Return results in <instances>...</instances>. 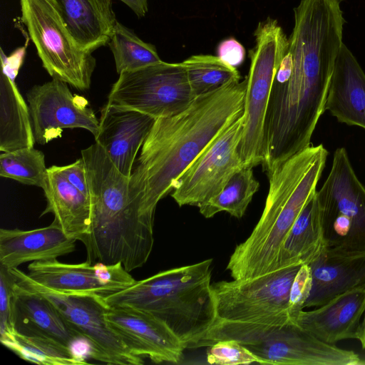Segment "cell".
Segmentation results:
<instances>
[{
    "label": "cell",
    "instance_id": "25",
    "mask_svg": "<svg viewBox=\"0 0 365 365\" xmlns=\"http://www.w3.org/2000/svg\"><path fill=\"white\" fill-rule=\"evenodd\" d=\"M14 76L1 69L0 76V150L34 147L36 142L29 106Z\"/></svg>",
    "mask_w": 365,
    "mask_h": 365
},
{
    "label": "cell",
    "instance_id": "38",
    "mask_svg": "<svg viewBox=\"0 0 365 365\" xmlns=\"http://www.w3.org/2000/svg\"><path fill=\"white\" fill-rule=\"evenodd\" d=\"M356 339L359 340L363 349H365V317L361 321L358 327Z\"/></svg>",
    "mask_w": 365,
    "mask_h": 365
},
{
    "label": "cell",
    "instance_id": "10",
    "mask_svg": "<svg viewBox=\"0 0 365 365\" xmlns=\"http://www.w3.org/2000/svg\"><path fill=\"white\" fill-rule=\"evenodd\" d=\"M195 98L183 63L161 61L119 74L107 103L157 119L183 111Z\"/></svg>",
    "mask_w": 365,
    "mask_h": 365
},
{
    "label": "cell",
    "instance_id": "13",
    "mask_svg": "<svg viewBox=\"0 0 365 365\" xmlns=\"http://www.w3.org/2000/svg\"><path fill=\"white\" fill-rule=\"evenodd\" d=\"M245 346L262 364H365L356 352L325 343L293 321L267 329Z\"/></svg>",
    "mask_w": 365,
    "mask_h": 365
},
{
    "label": "cell",
    "instance_id": "33",
    "mask_svg": "<svg viewBox=\"0 0 365 365\" xmlns=\"http://www.w3.org/2000/svg\"><path fill=\"white\" fill-rule=\"evenodd\" d=\"M14 277L10 269L0 266V339L9 348L14 340L12 317V287Z\"/></svg>",
    "mask_w": 365,
    "mask_h": 365
},
{
    "label": "cell",
    "instance_id": "36",
    "mask_svg": "<svg viewBox=\"0 0 365 365\" xmlns=\"http://www.w3.org/2000/svg\"><path fill=\"white\" fill-rule=\"evenodd\" d=\"M60 168L68 182L89 197V187L83 159L81 158L71 164L60 166Z\"/></svg>",
    "mask_w": 365,
    "mask_h": 365
},
{
    "label": "cell",
    "instance_id": "28",
    "mask_svg": "<svg viewBox=\"0 0 365 365\" xmlns=\"http://www.w3.org/2000/svg\"><path fill=\"white\" fill-rule=\"evenodd\" d=\"M108 44L118 74L137 71L162 61L154 45L143 41L118 21Z\"/></svg>",
    "mask_w": 365,
    "mask_h": 365
},
{
    "label": "cell",
    "instance_id": "12",
    "mask_svg": "<svg viewBox=\"0 0 365 365\" xmlns=\"http://www.w3.org/2000/svg\"><path fill=\"white\" fill-rule=\"evenodd\" d=\"M243 115L215 138L176 180L171 197L180 207L207 202L245 167L239 152Z\"/></svg>",
    "mask_w": 365,
    "mask_h": 365
},
{
    "label": "cell",
    "instance_id": "21",
    "mask_svg": "<svg viewBox=\"0 0 365 365\" xmlns=\"http://www.w3.org/2000/svg\"><path fill=\"white\" fill-rule=\"evenodd\" d=\"M365 313V288L336 296L310 311L299 312L295 322L321 341L335 344L356 334Z\"/></svg>",
    "mask_w": 365,
    "mask_h": 365
},
{
    "label": "cell",
    "instance_id": "20",
    "mask_svg": "<svg viewBox=\"0 0 365 365\" xmlns=\"http://www.w3.org/2000/svg\"><path fill=\"white\" fill-rule=\"evenodd\" d=\"M77 240L68 237L53 220L31 230H0V266L8 269L29 262L56 259L73 252Z\"/></svg>",
    "mask_w": 365,
    "mask_h": 365
},
{
    "label": "cell",
    "instance_id": "16",
    "mask_svg": "<svg viewBox=\"0 0 365 365\" xmlns=\"http://www.w3.org/2000/svg\"><path fill=\"white\" fill-rule=\"evenodd\" d=\"M106 320L136 356L155 363H178L185 347L163 321L148 313L127 307H108Z\"/></svg>",
    "mask_w": 365,
    "mask_h": 365
},
{
    "label": "cell",
    "instance_id": "37",
    "mask_svg": "<svg viewBox=\"0 0 365 365\" xmlns=\"http://www.w3.org/2000/svg\"><path fill=\"white\" fill-rule=\"evenodd\" d=\"M138 16L143 17L148 10V0H120Z\"/></svg>",
    "mask_w": 365,
    "mask_h": 365
},
{
    "label": "cell",
    "instance_id": "2",
    "mask_svg": "<svg viewBox=\"0 0 365 365\" xmlns=\"http://www.w3.org/2000/svg\"><path fill=\"white\" fill-rule=\"evenodd\" d=\"M247 79L232 80L196 97L183 111L155 121L130 176V188L143 214L154 221L158 202L205 148L244 114Z\"/></svg>",
    "mask_w": 365,
    "mask_h": 365
},
{
    "label": "cell",
    "instance_id": "18",
    "mask_svg": "<svg viewBox=\"0 0 365 365\" xmlns=\"http://www.w3.org/2000/svg\"><path fill=\"white\" fill-rule=\"evenodd\" d=\"M307 264L312 284L304 308L317 307L344 292L365 288V252L325 245Z\"/></svg>",
    "mask_w": 365,
    "mask_h": 365
},
{
    "label": "cell",
    "instance_id": "29",
    "mask_svg": "<svg viewBox=\"0 0 365 365\" xmlns=\"http://www.w3.org/2000/svg\"><path fill=\"white\" fill-rule=\"evenodd\" d=\"M21 359L44 365H81L88 362L73 349L48 337L14 333L9 348Z\"/></svg>",
    "mask_w": 365,
    "mask_h": 365
},
{
    "label": "cell",
    "instance_id": "11",
    "mask_svg": "<svg viewBox=\"0 0 365 365\" xmlns=\"http://www.w3.org/2000/svg\"><path fill=\"white\" fill-rule=\"evenodd\" d=\"M19 282L42 294L58 310L70 327L89 346L92 359L107 364L140 365L143 358L133 354L110 328L103 296L93 293H66L43 288L31 282L18 268L10 269Z\"/></svg>",
    "mask_w": 365,
    "mask_h": 365
},
{
    "label": "cell",
    "instance_id": "5",
    "mask_svg": "<svg viewBox=\"0 0 365 365\" xmlns=\"http://www.w3.org/2000/svg\"><path fill=\"white\" fill-rule=\"evenodd\" d=\"M212 259L160 272L103 297L108 307H127L158 318L185 349L195 348L216 321Z\"/></svg>",
    "mask_w": 365,
    "mask_h": 365
},
{
    "label": "cell",
    "instance_id": "1",
    "mask_svg": "<svg viewBox=\"0 0 365 365\" xmlns=\"http://www.w3.org/2000/svg\"><path fill=\"white\" fill-rule=\"evenodd\" d=\"M289 46L277 65L265 120L266 172L311 145L343 43L345 19L338 8L302 1L294 9Z\"/></svg>",
    "mask_w": 365,
    "mask_h": 365
},
{
    "label": "cell",
    "instance_id": "30",
    "mask_svg": "<svg viewBox=\"0 0 365 365\" xmlns=\"http://www.w3.org/2000/svg\"><path fill=\"white\" fill-rule=\"evenodd\" d=\"M182 63L195 98L214 91L232 80L240 78L237 69L218 56L193 55Z\"/></svg>",
    "mask_w": 365,
    "mask_h": 365
},
{
    "label": "cell",
    "instance_id": "4",
    "mask_svg": "<svg viewBox=\"0 0 365 365\" xmlns=\"http://www.w3.org/2000/svg\"><path fill=\"white\" fill-rule=\"evenodd\" d=\"M328 154L322 144H311L267 172L269 190L261 217L227 264L232 279L253 278L280 269L284 238L316 192Z\"/></svg>",
    "mask_w": 365,
    "mask_h": 365
},
{
    "label": "cell",
    "instance_id": "9",
    "mask_svg": "<svg viewBox=\"0 0 365 365\" xmlns=\"http://www.w3.org/2000/svg\"><path fill=\"white\" fill-rule=\"evenodd\" d=\"M315 195L326 246L365 252V186L344 148L335 150L329 175Z\"/></svg>",
    "mask_w": 365,
    "mask_h": 365
},
{
    "label": "cell",
    "instance_id": "39",
    "mask_svg": "<svg viewBox=\"0 0 365 365\" xmlns=\"http://www.w3.org/2000/svg\"><path fill=\"white\" fill-rule=\"evenodd\" d=\"M364 317H365V313H364Z\"/></svg>",
    "mask_w": 365,
    "mask_h": 365
},
{
    "label": "cell",
    "instance_id": "7",
    "mask_svg": "<svg viewBox=\"0 0 365 365\" xmlns=\"http://www.w3.org/2000/svg\"><path fill=\"white\" fill-rule=\"evenodd\" d=\"M301 265L287 266L253 278L212 284L217 315L215 324L268 329L292 321L288 312L289 292Z\"/></svg>",
    "mask_w": 365,
    "mask_h": 365
},
{
    "label": "cell",
    "instance_id": "15",
    "mask_svg": "<svg viewBox=\"0 0 365 365\" xmlns=\"http://www.w3.org/2000/svg\"><path fill=\"white\" fill-rule=\"evenodd\" d=\"M26 277L35 284L66 293H93L103 297L121 291L136 280L121 263L67 264L56 259L32 262Z\"/></svg>",
    "mask_w": 365,
    "mask_h": 365
},
{
    "label": "cell",
    "instance_id": "23",
    "mask_svg": "<svg viewBox=\"0 0 365 365\" xmlns=\"http://www.w3.org/2000/svg\"><path fill=\"white\" fill-rule=\"evenodd\" d=\"M77 43L93 52L108 44L117 21L111 0H54Z\"/></svg>",
    "mask_w": 365,
    "mask_h": 365
},
{
    "label": "cell",
    "instance_id": "31",
    "mask_svg": "<svg viewBox=\"0 0 365 365\" xmlns=\"http://www.w3.org/2000/svg\"><path fill=\"white\" fill-rule=\"evenodd\" d=\"M0 175L43 190L48 178L44 154L34 147L1 152Z\"/></svg>",
    "mask_w": 365,
    "mask_h": 365
},
{
    "label": "cell",
    "instance_id": "19",
    "mask_svg": "<svg viewBox=\"0 0 365 365\" xmlns=\"http://www.w3.org/2000/svg\"><path fill=\"white\" fill-rule=\"evenodd\" d=\"M11 302L15 332L48 337L71 349L84 340L49 299L15 277Z\"/></svg>",
    "mask_w": 365,
    "mask_h": 365
},
{
    "label": "cell",
    "instance_id": "26",
    "mask_svg": "<svg viewBox=\"0 0 365 365\" xmlns=\"http://www.w3.org/2000/svg\"><path fill=\"white\" fill-rule=\"evenodd\" d=\"M307 202L283 242L279 268L308 264L326 245L315 195Z\"/></svg>",
    "mask_w": 365,
    "mask_h": 365
},
{
    "label": "cell",
    "instance_id": "8",
    "mask_svg": "<svg viewBox=\"0 0 365 365\" xmlns=\"http://www.w3.org/2000/svg\"><path fill=\"white\" fill-rule=\"evenodd\" d=\"M20 5L21 20L48 74L79 91L88 90L96 58L77 43L54 0H20Z\"/></svg>",
    "mask_w": 365,
    "mask_h": 365
},
{
    "label": "cell",
    "instance_id": "27",
    "mask_svg": "<svg viewBox=\"0 0 365 365\" xmlns=\"http://www.w3.org/2000/svg\"><path fill=\"white\" fill-rule=\"evenodd\" d=\"M252 168L244 167L236 172L220 193L198 207L200 214L210 218L226 212L236 218L242 217L260 186Z\"/></svg>",
    "mask_w": 365,
    "mask_h": 365
},
{
    "label": "cell",
    "instance_id": "6",
    "mask_svg": "<svg viewBox=\"0 0 365 365\" xmlns=\"http://www.w3.org/2000/svg\"><path fill=\"white\" fill-rule=\"evenodd\" d=\"M255 46L250 50L244 128L239 152L245 167L264 165L267 158L265 120L274 74L289 46V38L277 20L259 22Z\"/></svg>",
    "mask_w": 365,
    "mask_h": 365
},
{
    "label": "cell",
    "instance_id": "35",
    "mask_svg": "<svg viewBox=\"0 0 365 365\" xmlns=\"http://www.w3.org/2000/svg\"><path fill=\"white\" fill-rule=\"evenodd\" d=\"M217 53L221 60L237 68L243 63L246 52L242 44L231 37L218 44Z\"/></svg>",
    "mask_w": 365,
    "mask_h": 365
},
{
    "label": "cell",
    "instance_id": "17",
    "mask_svg": "<svg viewBox=\"0 0 365 365\" xmlns=\"http://www.w3.org/2000/svg\"><path fill=\"white\" fill-rule=\"evenodd\" d=\"M155 118L143 113L106 103L101 110L95 136L117 169L130 177L137 153Z\"/></svg>",
    "mask_w": 365,
    "mask_h": 365
},
{
    "label": "cell",
    "instance_id": "34",
    "mask_svg": "<svg viewBox=\"0 0 365 365\" xmlns=\"http://www.w3.org/2000/svg\"><path fill=\"white\" fill-rule=\"evenodd\" d=\"M312 284L311 270L308 264H303L299 269L291 286L288 312L292 321L304 308V304L309 297Z\"/></svg>",
    "mask_w": 365,
    "mask_h": 365
},
{
    "label": "cell",
    "instance_id": "22",
    "mask_svg": "<svg viewBox=\"0 0 365 365\" xmlns=\"http://www.w3.org/2000/svg\"><path fill=\"white\" fill-rule=\"evenodd\" d=\"M326 110L340 123L365 129V73L344 43L335 61Z\"/></svg>",
    "mask_w": 365,
    "mask_h": 365
},
{
    "label": "cell",
    "instance_id": "14",
    "mask_svg": "<svg viewBox=\"0 0 365 365\" xmlns=\"http://www.w3.org/2000/svg\"><path fill=\"white\" fill-rule=\"evenodd\" d=\"M34 138L44 145L61 136L63 129L83 128L96 136L99 120L87 100L73 95L56 78L35 85L26 93Z\"/></svg>",
    "mask_w": 365,
    "mask_h": 365
},
{
    "label": "cell",
    "instance_id": "24",
    "mask_svg": "<svg viewBox=\"0 0 365 365\" xmlns=\"http://www.w3.org/2000/svg\"><path fill=\"white\" fill-rule=\"evenodd\" d=\"M43 190L47 203L41 216L53 214V220L66 235L77 240L88 232L91 222L90 197L68 182L60 166L48 168L47 183Z\"/></svg>",
    "mask_w": 365,
    "mask_h": 365
},
{
    "label": "cell",
    "instance_id": "3",
    "mask_svg": "<svg viewBox=\"0 0 365 365\" xmlns=\"http://www.w3.org/2000/svg\"><path fill=\"white\" fill-rule=\"evenodd\" d=\"M91 202L88 232L78 238L86 262L121 263L130 272L143 267L153 247L154 221L142 212L131 193L129 177L114 165L97 143L81 150Z\"/></svg>",
    "mask_w": 365,
    "mask_h": 365
},
{
    "label": "cell",
    "instance_id": "32",
    "mask_svg": "<svg viewBox=\"0 0 365 365\" xmlns=\"http://www.w3.org/2000/svg\"><path fill=\"white\" fill-rule=\"evenodd\" d=\"M207 363L220 365L259 364V360L250 350L233 339L217 341L208 346Z\"/></svg>",
    "mask_w": 365,
    "mask_h": 365
}]
</instances>
